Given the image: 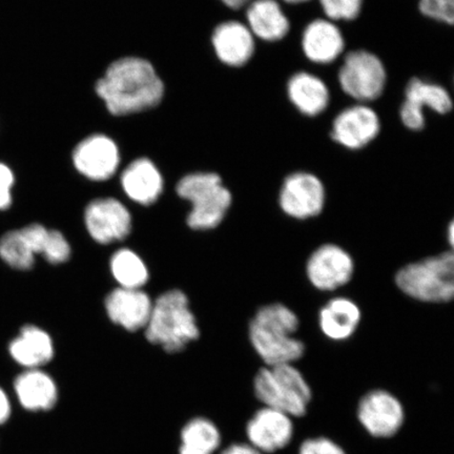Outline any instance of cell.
<instances>
[{"instance_id": "1", "label": "cell", "mask_w": 454, "mask_h": 454, "mask_svg": "<svg viewBox=\"0 0 454 454\" xmlns=\"http://www.w3.org/2000/svg\"><path fill=\"white\" fill-rule=\"evenodd\" d=\"M96 93L113 115L124 116L160 104L164 84L151 62L127 57L107 67L96 83Z\"/></svg>"}, {"instance_id": "2", "label": "cell", "mask_w": 454, "mask_h": 454, "mask_svg": "<svg viewBox=\"0 0 454 454\" xmlns=\"http://www.w3.org/2000/svg\"><path fill=\"white\" fill-rule=\"evenodd\" d=\"M300 325L296 312L281 303L261 308L249 325V340L266 366L294 364L305 345L294 337Z\"/></svg>"}, {"instance_id": "3", "label": "cell", "mask_w": 454, "mask_h": 454, "mask_svg": "<svg viewBox=\"0 0 454 454\" xmlns=\"http://www.w3.org/2000/svg\"><path fill=\"white\" fill-rule=\"evenodd\" d=\"M145 336L168 354L179 353L199 338V328L185 294L173 289L153 303Z\"/></svg>"}, {"instance_id": "4", "label": "cell", "mask_w": 454, "mask_h": 454, "mask_svg": "<svg viewBox=\"0 0 454 454\" xmlns=\"http://www.w3.org/2000/svg\"><path fill=\"white\" fill-rule=\"evenodd\" d=\"M254 393L264 406L292 418L305 416L312 397L309 384L294 364L261 368L254 379Z\"/></svg>"}, {"instance_id": "5", "label": "cell", "mask_w": 454, "mask_h": 454, "mask_svg": "<svg viewBox=\"0 0 454 454\" xmlns=\"http://www.w3.org/2000/svg\"><path fill=\"white\" fill-rule=\"evenodd\" d=\"M395 283L402 293L426 303H446L454 294V257L445 252L404 266Z\"/></svg>"}, {"instance_id": "6", "label": "cell", "mask_w": 454, "mask_h": 454, "mask_svg": "<svg viewBox=\"0 0 454 454\" xmlns=\"http://www.w3.org/2000/svg\"><path fill=\"white\" fill-rule=\"evenodd\" d=\"M177 192L192 203L187 215V224L195 231L215 229L223 219L231 206V194L217 174L195 173L179 181Z\"/></svg>"}, {"instance_id": "7", "label": "cell", "mask_w": 454, "mask_h": 454, "mask_svg": "<svg viewBox=\"0 0 454 454\" xmlns=\"http://www.w3.org/2000/svg\"><path fill=\"white\" fill-rule=\"evenodd\" d=\"M387 73L377 55L357 50L346 55L339 71V83L344 93L359 102H371L381 96Z\"/></svg>"}, {"instance_id": "8", "label": "cell", "mask_w": 454, "mask_h": 454, "mask_svg": "<svg viewBox=\"0 0 454 454\" xmlns=\"http://www.w3.org/2000/svg\"><path fill=\"white\" fill-rule=\"evenodd\" d=\"M356 414L363 428L378 439L395 435L405 422V410L401 401L383 389L369 391L363 396Z\"/></svg>"}, {"instance_id": "9", "label": "cell", "mask_w": 454, "mask_h": 454, "mask_svg": "<svg viewBox=\"0 0 454 454\" xmlns=\"http://www.w3.org/2000/svg\"><path fill=\"white\" fill-rule=\"evenodd\" d=\"M325 201V184L310 173L289 175L281 186L279 206L288 217L297 220L315 218L322 213Z\"/></svg>"}, {"instance_id": "10", "label": "cell", "mask_w": 454, "mask_h": 454, "mask_svg": "<svg viewBox=\"0 0 454 454\" xmlns=\"http://www.w3.org/2000/svg\"><path fill=\"white\" fill-rule=\"evenodd\" d=\"M355 261L337 244L327 243L316 249L306 263V276L321 292H333L353 279Z\"/></svg>"}, {"instance_id": "11", "label": "cell", "mask_w": 454, "mask_h": 454, "mask_svg": "<svg viewBox=\"0 0 454 454\" xmlns=\"http://www.w3.org/2000/svg\"><path fill=\"white\" fill-rule=\"evenodd\" d=\"M84 223L90 237L100 244L126 239L132 230V217L121 201L98 199L85 208Z\"/></svg>"}, {"instance_id": "12", "label": "cell", "mask_w": 454, "mask_h": 454, "mask_svg": "<svg viewBox=\"0 0 454 454\" xmlns=\"http://www.w3.org/2000/svg\"><path fill=\"white\" fill-rule=\"evenodd\" d=\"M424 107L435 113L445 114L452 110V98L445 88L439 84L412 78L405 90V100L400 110V117L407 129L421 130L425 127Z\"/></svg>"}, {"instance_id": "13", "label": "cell", "mask_w": 454, "mask_h": 454, "mask_svg": "<svg viewBox=\"0 0 454 454\" xmlns=\"http://www.w3.org/2000/svg\"><path fill=\"white\" fill-rule=\"evenodd\" d=\"M16 407L27 413H47L55 410L60 400L55 380L43 369H25L13 380Z\"/></svg>"}, {"instance_id": "14", "label": "cell", "mask_w": 454, "mask_h": 454, "mask_svg": "<svg viewBox=\"0 0 454 454\" xmlns=\"http://www.w3.org/2000/svg\"><path fill=\"white\" fill-rule=\"evenodd\" d=\"M288 414L274 408H261L247 424L248 444L262 453L279 451L292 442L294 427Z\"/></svg>"}, {"instance_id": "15", "label": "cell", "mask_w": 454, "mask_h": 454, "mask_svg": "<svg viewBox=\"0 0 454 454\" xmlns=\"http://www.w3.org/2000/svg\"><path fill=\"white\" fill-rule=\"evenodd\" d=\"M381 129L378 114L365 105H356L334 118L332 138L349 150H361L377 138Z\"/></svg>"}, {"instance_id": "16", "label": "cell", "mask_w": 454, "mask_h": 454, "mask_svg": "<svg viewBox=\"0 0 454 454\" xmlns=\"http://www.w3.org/2000/svg\"><path fill=\"white\" fill-rule=\"evenodd\" d=\"M118 147L111 138L94 135L85 138L73 153V162L79 173L90 180L110 179L119 166Z\"/></svg>"}, {"instance_id": "17", "label": "cell", "mask_w": 454, "mask_h": 454, "mask_svg": "<svg viewBox=\"0 0 454 454\" xmlns=\"http://www.w3.org/2000/svg\"><path fill=\"white\" fill-rule=\"evenodd\" d=\"M152 308L150 297L141 289L119 287L106 300V309L110 319L129 332L145 328Z\"/></svg>"}, {"instance_id": "18", "label": "cell", "mask_w": 454, "mask_h": 454, "mask_svg": "<svg viewBox=\"0 0 454 454\" xmlns=\"http://www.w3.org/2000/svg\"><path fill=\"white\" fill-rule=\"evenodd\" d=\"M213 47L224 65L239 67L247 65L254 53V36L239 21H226L215 28Z\"/></svg>"}, {"instance_id": "19", "label": "cell", "mask_w": 454, "mask_h": 454, "mask_svg": "<svg viewBox=\"0 0 454 454\" xmlns=\"http://www.w3.org/2000/svg\"><path fill=\"white\" fill-rule=\"evenodd\" d=\"M344 47L342 32L331 20H314L304 30L303 52L315 64H332L343 53Z\"/></svg>"}, {"instance_id": "20", "label": "cell", "mask_w": 454, "mask_h": 454, "mask_svg": "<svg viewBox=\"0 0 454 454\" xmlns=\"http://www.w3.org/2000/svg\"><path fill=\"white\" fill-rule=\"evenodd\" d=\"M9 354L16 364L25 369H42L52 361L54 345L43 329L26 325L9 345Z\"/></svg>"}, {"instance_id": "21", "label": "cell", "mask_w": 454, "mask_h": 454, "mask_svg": "<svg viewBox=\"0 0 454 454\" xmlns=\"http://www.w3.org/2000/svg\"><path fill=\"white\" fill-rule=\"evenodd\" d=\"M361 320L359 305L345 297L329 300L319 312L321 332L334 342H343L353 337Z\"/></svg>"}, {"instance_id": "22", "label": "cell", "mask_w": 454, "mask_h": 454, "mask_svg": "<svg viewBox=\"0 0 454 454\" xmlns=\"http://www.w3.org/2000/svg\"><path fill=\"white\" fill-rule=\"evenodd\" d=\"M121 185L133 201L150 206L160 197L163 180L160 172L149 159L141 158L133 161L123 170Z\"/></svg>"}, {"instance_id": "23", "label": "cell", "mask_w": 454, "mask_h": 454, "mask_svg": "<svg viewBox=\"0 0 454 454\" xmlns=\"http://www.w3.org/2000/svg\"><path fill=\"white\" fill-rule=\"evenodd\" d=\"M247 17L253 35L264 42H279L291 28L287 16L277 0H254L248 5Z\"/></svg>"}, {"instance_id": "24", "label": "cell", "mask_w": 454, "mask_h": 454, "mask_svg": "<svg viewBox=\"0 0 454 454\" xmlns=\"http://www.w3.org/2000/svg\"><path fill=\"white\" fill-rule=\"evenodd\" d=\"M287 95L297 110L309 117L320 115L331 101V94L325 82L306 72L294 74L289 79Z\"/></svg>"}, {"instance_id": "25", "label": "cell", "mask_w": 454, "mask_h": 454, "mask_svg": "<svg viewBox=\"0 0 454 454\" xmlns=\"http://www.w3.org/2000/svg\"><path fill=\"white\" fill-rule=\"evenodd\" d=\"M223 445V434L212 419L198 416L179 431L178 454H215Z\"/></svg>"}, {"instance_id": "26", "label": "cell", "mask_w": 454, "mask_h": 454, "mask_svg": "<svg viewBox=\"0 0 454 454\" xmlns=\"http://www.w3.org/2000/svg\"><path fill=\"white\" fill-rule=\"evenodd\" d=\"M111 270L119 286L123 288L140 289L149 280V271L144 261L127 248L114 254Z\"/></svg>"}, {"instance_id": "27", "label": "cell", "mask_w": 454, "mask_h": 454, "mask_svg": "<svg viewBox=\"0 0 454 454\" xmlns=\"http://www.w3.org/2000/svg\"><path fill=\"white\" fill-rule=\"evenodd\" d=\"M0 259L17 270H30L35 264V254L20 230L9 231L0 237Z\"/></svg>"}, {"instance_id": "28", "label": "cell", "mask_w": 454, "mask_h": 454, "mask_svg": "<svg viewBox=\"0 0 454 454\" xmlns=\"http://www.w3.org/2000/svg\"><path fill=\"white\" fill-rule=\"evenodd\" d=\"M323 12L331 21H350L360 15L363 0H319Z\"/></svg>"}, {"instance_id": "29", "label": "cell", "mask_w": 454, "mask_h": 454, "mask_svg": "<svg viewBox=\"0 0 454 454\" xmlns=\"http://www.w3.org/2000/svg\"><path fill=\"white\" fill-rule=\"evenodd\" d=\"M419 9L430 20L453 25L454 0H419Z\"/></svg>"}, {"instance_id": "30", "label": "cell", "mask_w": 454, "mask_h": 454, "mask_svg": "<svg viewBox=\"0 0 454 454\" xmlns=\"http://www.w3.org/2000/svg\"><path fill=\"white\" fill-rule=\"evenodd\" d=\"M71 254L69 242L60 231L50 230L47 246L43 254L45 260L51 264H60L67 262Z\"/></svg>"}, {"instance_id": "31", "label": "cell", "mask_w": 454, "mask_h": 454, "mask_svg": "<svg viewBox=\"0 0 454 454\" xmlns=\"http://www.w3.org/2000/svg\"><path fill=\"white\" fill-rule=\"evenodd\" d=\"M299 454H346L343 448L331 439L314 438L301 444Z\"/></svg>"}, {"instance_id": "32", "label": "cell", "mask_w": 454, "mask_h": 454, "mask_svg": "<svg viewBox=\"0 0 454 454\" xmlns=\"http://www.w3.org/2000/svg\"><path fill=\"white\" fill-rule=\"evenodd\" d=\"M14 183L12 169L0 162V211H7L12 206Z\"/></svg>"}, {"instance_id": "33", "label": "cell", "mask_w": 454, "mask_h": 454, "mask_svg": "<svg viewBox=\"0 0 454 454\" xmlns=\"http://www.w3.org/2000/svg\"><path fill=\"white\" fill-rule=\"evenodd\" d=\"M14 403L8 391L0 385V427L7 424L13 416Z\"/></svg>"}, {"instance_id": "34", "label": "cell", "mask_w": 454, "mask_h": 454, "mask_svg": "<svg viewBox=\"0 0 454 454\" xmlns=\"http://www.w3.org/2000/svg\"><path fill=\"white\" fill-rule=\"evenodd\" d=\"M220 454H263L258 450H255L251 444H246V442H234L225 450L220 452Z\"/></svg>"}, {"instance_id": "35", "label": "cell", "mask_w": 454, "mask_h": 454, "mask_svg": "<svg viewBox=\"0 0 454 454\" xmlns=\"http://www.w3.org/2000/svg\"><path fill=\"white\" fill-rule=\"evenodd\" d=\"M227 7L234 10H239L244 5L252 2V0H221Z\"/></svg>"}, {"instance_id": "36", "label": "cell", "mask_w": 454, "mask_h": 454, "mask_svg": "<svg viewBox=\"0 0 454 454\" xmlns=\"http://www.w3.org/2000/svg\"><path fill=\"white\" fill-rule=\"evenodd\" d=\"M448 230H450V231H448V238H450V246H452L454 237V226L452 223H450V227H448Z\"/></svg>"}, {"instance_id": "37", "label": "cell", "mask_w": 454, "mask_h": 454, "mask_svg": "<svg viewBox=\"0 0 454 454\" xmlns=\"http://www.w3.org/2000/svg\"><path fill=\"white\" fill-rule=\"evenodd\" d=\"M284 2L291 4H299L309 2V0H284Z\"/></svg>"}]
</instances>
